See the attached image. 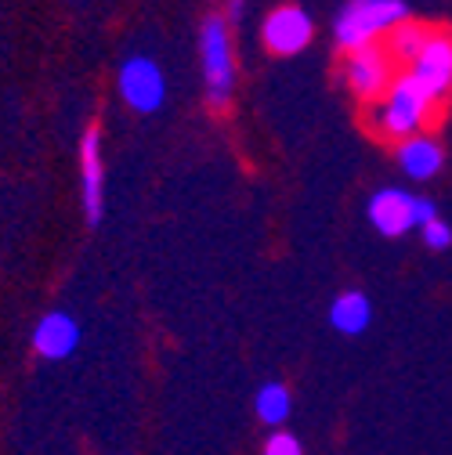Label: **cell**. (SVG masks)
Returning a JSON list of instances; mask_svg holds the SVG:
<instances>
[{"label": "cell", "instance_id": "15", "mask_svg": "<svg viewBox=\"0 0 452 455\" xmlns=\"http://www.w3.org/2000/svg\"><path fill=\"white\" fill-rule=\"evenodd\" d=\"M261 455H304V444H301V437L290 434V430H271V437L264 441Z\"/></svg>", "mask_w": 452, "mask_h": 455}, {"label": "cell", "instance_id": "9", "mask_svg": "<svg viewBox=\"0 0 452 455\" xmlns=\"http://www.w3.org/2000/svg\"><path fill=\"white\" fill-rule=\"evenodd\" d=\"M413 206H416V196H409L402 188H380L369 199V220H373V228L380 235L399 239V235L409 232V228H416Z\"/></svg>", "mask_w": 452, "mask_h": 455}, {"label": "cell", "instance_id": "13", "mask_svg": "<svg viewBox=\"0 0 452 455\" xmlns=\"http://www.w3.org/2000/svg\"><path fill=\"white\" fill-rule=\"evenodd\" d=\"M254 409H257V419H261L264 427L282 430V423H287L290 412H294L290 387H287V383H278V379L264 383V387L257 390V397H254Z\"/></svg>", "mask_w": 452, "mask_h": 455}, {"label": "cell", "instance_id": "10", "mask_svg": "<svg viewBox=\"0 0 452 455\" xmlns=\"http://www.w3.org/2000/svg\"><path fill=\"white\" fill-rule=\"evenodd\" d=\"M80 174H84V213H87V224H98L101 220V131L91 127L80 141Z\"/></svg>", "mask_w": 452, "mask_h": 455}, {"label": "cell", "instance_id": "3", "mask_svg": "<svg viewBox=\"0 0 452 455\" xmlns=\"http://www.w3.org/2000/svg\"><path fill=\"white\" fill-rule=\"evenodd\" d=\"M427 108H431V98L420 91V84L413 76H402L394 80L380 112H376V124L380 131H387L391 138H416L420 124L427 120Z\"/></svg>", "mask_w": 452, "mask_h": 455}, {"label": "cell", "instance_id": "8", "mask_svg": "<svg viewBox=\"0 0 452 455\" xmlns=\"http://www.w3.org/2000/svg\"><path fill=\"white\" fill-rule=\"evenodd\" d=\"M80 347V322L66 311H47L33 329V351L47 362H62Z\"/></svg>", "mask_w": 452, "mask_h": 455}, {"label": "cell", "instance_id": "2", "mask_svg": "<svg viewBox=\"0 0 452 455\" xmlns=\"http://www.w3.org/2000/svg\"><path fill=\"white\" fill-rule=\"evenodd\" d=\"M203 51V80H206V98L214 108H224L236 91V62H232V40H229V22L221 15H210L203 22L199 36Z\"/></svg>", "mask_w": 452, "mask_h": 455}, {"label": "cell", "instance_id": "5", "mask_svg": "<svg viewBox=\"0 0 452 455\" xmlns=\"http://www.w3.org/2000/svg\"><path fill=\"white\" fill-rule=\"evenodd\" d=\"M120 94L134 112H156L166 98L163 69L152 59H145V54H134L120 69Z\"/></svg>", "mask_w": 452, "mask_h": 455}, {"label": "cell", "instance_id": "4", "mask_svg": "<svg viewBox=\"0 0 452 455\" xmlns=\"http://www.w3.org/2000/svg\"><path fill=\"white\" fill-rule=\"evenodd\" d=\"M409 76L420 84V91L434 101L448 98L452 91V36L448 33H431L427 47L420 51V59L413 62Z\"/></svg>", "mask_w": 452, "mask_h": 455}, {"label": "cell", "instance_id": "11", "mask_svg": "<svg viewBox=\"0 0 452 455\" xmlns=\"http://www.w3.org/2000/svg\"><path fill=\"white\" fill-rule=\"evenodd\" d=\"M369 322H373V304H369V297L359 293V290H348V293H341V297L329 304V325H333L336 332L359 336V332L369 329Z\"/></svg>", "mask_w": 452, "mask_h": 455}, {"label": "cell", "instance_id": "18", "mask_svg": "<svg viewBox=\"0 0 452 455\" xmlns=\"http://www.w3.org/2000/svg\"><path fill=\"white\" fill-rule=\"evenodd\" d=\"M229 19H232V22L243 19V0H229Z\"/></svg>", "mask_w": 452, "mask_h": 455}, {"label": "cell", "instance_id": "17", "mask_svg": "<svg viewBox=\"0 0 452 455\" xmlns=\"http://www.w3.org/2000/svg\"><path fill=\"white\" fill-rule=\"evenodd\" d=\"M413 220H416V228H427L431 220H438L434 203H431V199H416V206H413Z\"/></svg>", "mask_w": 452, "mask_h": 455}, {"label": "cell", "instance_id": "7", "mask_svg": "<svg viewBox=\"0 0 452 455\" xmlns=\"http://www.w3.org/2000/svg\"><path fill=\"white\" fill-rule=\"evenodd\" d=\"M391 66H394V59L383 47H376V44L351 51V59H348V84H351V91L359 98H366V101L387 98V91H391Z\"/></svg>", "mask_w": 452, "mask_h": 455}, {"label": "cell", "instance_id": "6", "mask_svg": "<svg viewBox=\"0 0 452 455\" xmlns=\"http://www.w3.org/2000/svg\"><path fill=\"white\" fill-rule=\"evenodd\" d=\"M261 36H264V47H268L271 54H297V51H304V47L311 44L315 22H311V15H308L304 8L287 4V8H275V12L264 19Z\"/></svg>", "mask_w": 452, "mask_h": 455}, {"label": "cell", "instance_id": "16", "mask_svg": "<svg viewBox=\"0 0 452 455\" xmlns=\"http://www.w3.org/2000/svg\"><path fill=\"white\" fill-rule=\"evenodd\" d=\"M424 243L431 246V250H448L452 246V228L438 217V220H431L427 228H424Z\"/></svg>", "mask_w": 452, "mask_h": 455}, {"label": "cell", "instance_id": "12", "mask_svg": "<svg viewBox=\"0 0 452 455\" xmlns=\"http://www.w3.org/2000/svg\"><path fill=\"white\" fill-rule=\"evenodd\" d=\"M441 163H445V156H441V148L431 141V138H409V141H402L399 145V166L406 170L409 178H416V181H427V178H434L438 170H441Z\"/></svg>", "mask_w": 452, "mask_h": 455}, {"label": "cell", "instance_id": "1", "mask_svg": "<svg viewBox=\"0 0 452 455\" xmlns=\"http://www.w3.org/2000/svg\"><path fill=\"white\" fill-rule=\"evenodd\" d=\"M402 22H409L406 0H348L333 22V33L341 47L359 51V47H369L380 33H391Z\"/></svg>", "mask_w": 452, "mask_h": 455}, {"label": "cell", "instance_id": "14", "mask_svg": "<svg viewBox=\"0 0 452 455\" xmlns=\"http://www.w3.org/2000/svg\"><path fill=\"white\" fill-rule=\"evenodd\" d=\"M427 40H431V33L424 29V26H416V22H402V26H394L391 33H387V54L394 62H416L420 59V51L427 47Z\"/></svg>", "mask_w": 452, "mask_h": 455}]
</instances>
